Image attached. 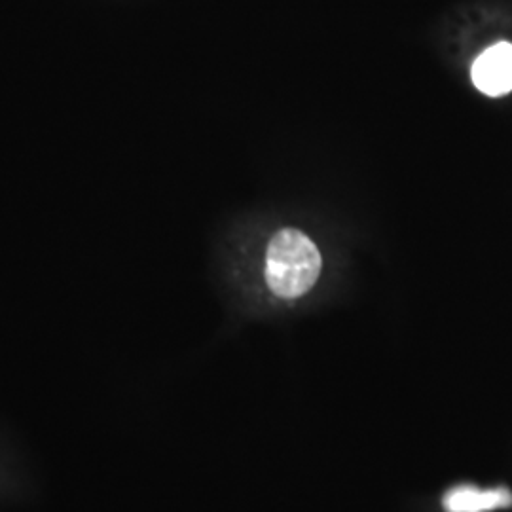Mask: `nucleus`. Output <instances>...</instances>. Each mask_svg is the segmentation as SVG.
I'll return each instance as SVG.
<instances>
[{
    "mask_svg": "<svg viewBox=\"0 0 512 512\" xmlns=\"http://www.w3.org/2000/svg\"><path fill=\"white\" fill-rule=\"evenodd\" d=\"M321 253L306 234L294 228L277 232L266 251V283L281 298L308 293L321 274Z\"/></svg>",
    "mask_w": 512,
    "mask_h": 512,
    "instance_id": "obj_1",
    "label": "nucleus"
},
{
    "mask_svg": "<svg viewBox=\"0 0 512 512\" xmlns=\"http://www.w3.org/2000/svg\"><path fill=\"white\" fill-rule=\"evenodd\" d=\"M512 507V492L507 488L480 490L473 484H459L444 495L446 512H488Z\"/></svg>",
    "mask_w": 512,
    "mask_h": 512,
    "instance_id": "obj_3",
    "label": "nucleus"
},
{
    "mask_svg": "<svg viewBox=\"0 0 512 512\" xmlns=\"http://www.w3.org/2000/svg\"><path fill=\"white\" fill-rule=\"evenodd\" d=\"M473 84L488 97H501L512 92V44L497 42L484 50L473 63Z\"/></svg>",
    "mask_w": 512,
    "mask_h": 512,
    "instance_id": "obj_2",
    "label": "nucleus"
}]
</instances>
